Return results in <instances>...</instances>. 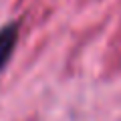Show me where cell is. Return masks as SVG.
<instances>
[{"instance_id":"1","label":"cell","mask_w":121,"mask_h":121,"mask_svg":"<svg viewBox=\"0 0 121 121\" xmlns=\"http://www.w3.org/2000/svg\"><path fill=\"white\" fill-rule=\"evenodd\" d=\"M18 39V26L14 22H8L0 28V71L6 67Z\"/></svg>"}]
</instances>
